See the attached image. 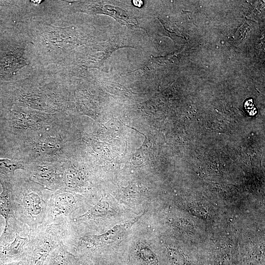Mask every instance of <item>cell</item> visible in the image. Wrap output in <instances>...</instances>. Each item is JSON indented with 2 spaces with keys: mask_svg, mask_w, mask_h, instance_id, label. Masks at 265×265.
<instances>
[{
  "mask_svg": "<svg viewBox=\"0 0 265 265\" xmlns=\"http://www.w3.org/2000/svg\"><path fill=\"white\" fill-rule=\"evenodd\" d=\"M12 204L16 219L32 229L44 222L48 202L45 194L51 192L33 181L24 170L12 177Z\"/></svg>",
  "mask_w": 265,
  "mask_h": 265,
  "instance_id": "cell-1",
  "label": "cell"
},
{
  "mask_svg": "<svg viewBox=\"0 0 265 265\" xmlns=\"http://www.w3.org/2000/svg\"><path fill=\"white\" fill-rule=\"evenodd\" d=\"M81 200L73 191L64 188L52 191L43 224L69 221L72 213L80 206Z\"/></svg>",
  "mask_w": 265,
  "mask_h": 265,
  "instance_id": "cell-5",
  "label": "cell"
},
{
  "mask_svg": "<svg viewBox=\"0 0 265 265\" xmlns=\"http://www.w3.org/2000/svg\"><path fill=\"white\" fill-rule=\"evenodd\" d=\"M69 221L42 224L30 229L26 256L22 265H43L62 242Z\"/></svg>",
  "mask_w": 265,
  "mask_h": 265,
  "instance_id": "cell-3",
  "label": "cell"
},
{
  "mask_svg": "<svg viewBox=\"0 0 265 265\" xmlns=\"http://www.w3.org/2000/svg\"><path fill=\"white\" fill-rule=\"evenodd\" d=\"M13 176L0 174V183L2 187L0 193V214L5 221L16 218L12 204Z\"/></svg>",
  "mask_w": 265,
  "mask_h": 265,
  "instance_id": "cell-8",
  "label": "cell"
},
{
  "mask_svg": "<svg viewBox=\"0 0 265 265\" xmlns=\"http://www.w3.org/2000/svg\"><path fill=\"white\" fill-rule=\"evenodd\" d=\"M43 265H79L74 255L62 242L49 255Z\"/></svg>",
  "mask_w": 265,
  "mask_h": 265,
  "instance_id": "cell-10",
  "label": "cell"
},
{
  "mask_svg": "<svg viewBox=\"0 0 265 265\" xmlns=\"http://www.w3.org/2000/svg\"><path fill=\"white\" fill-rule=\"evenodd\" d=\"M124 194L129 198H135L137 197L139 193V190L137 187L132 185L126 188L124 190Z\"/></svg>",
  "mask_w": 265,
  "mask_h": 265,
  "instance_id": "cell-14",
  "label": "cell"
},
{
  "mask_svg": "<svg viewBox=\"0 0 265 265\" xmlns=\"http://www.w3.org/2000/svg\"><path fill=\"white\" fill-rule=\"evenodd\" d=\"M29 230L16 218L5 222L0 236V264L23 261L27 252Z\"/></svg>",
  "mask_w": 265,
  "mask_h": 265,
  "instance_id": "cell-4",
  "label": "cell"
},
{
  "mask_svg": "<svg viewBox=\"0 0 265 265\" xmlns=\"http://www.w3.org/2000/svg\"><path fill=\"white\" fill-rule=\"evenodd\" d=\"M24 170L33 181L51 191L64 188L63 167L61 163L33 162L26 164Z\"/></svg>",
  "mask_w": 265,
  "mask_h": 265,
  "instance_id": "cell-6",
  "label": "cell"
},
{
  "mask_svg": "<svg viewBox=\"0 0 265 265\" xmlns=\"http://www.w3.org/2000/svg\"><path fill=\"white\" fill-rule=\"evenodd\" d=\"M25 169L24 163L18 159H0V174L13 176L15 171Z\"/></svg>",
  "mask_w": 265,
  "mask_h": 265,
  "instance_id": "cell-11",
  "label": "cell"
},
{
  "mask_svg": "<svg viewBox=\"0 0 265 265\" xmlns=\"http://www.w3.org/2000/svg\"><path fill=\"white\" fill-rule=\"evenodd\" d=\"M62 165L64 188L73 192L85 191L89 184L87 172L69 160Z\"/></svg>",
  "mask_w": 265,
  "mask_h": 265,
  "instance_id": "cell-7",
  "label": "cell"
},
{
  "mask_svg": "<svg viewBox=\"0 0 265 265\" xmlns=\"http://www.w3.org/2000/svg\"><path fill=\"white\" fill-rule=\"evenodd\" d=\"M23 53L22 50H18L5 54L0 59V74H13L26 65Z\"/></svg>",
  "mask_w": 265,
  "mask_h": 265,
  "instance_id": "cell-9",
  "label": "cell"
},
{
  "mask_svg": "<svg viewBox=\"0 0 265 265\" xmlns=\"http://www.w3.org/2000/svg\"><path fill=\"white\" fill-rule=\"evenodd\" d=\"M1 25V21L0 20V27Z\"/></svg>",
  "mask_w": 265,
  "mask_h": 265,
  "instance_id": "cell-17",
  "label": "cell"
},
{
  "mask_svg": "<svg viewBox=\"0 0 265 265\" xmlns=\"http://www.w3.org/2000/svg\"><path fill=\"white\" fill-rule=\"evenodd\" d=\"M22 265V262L21 261L13 262V263H7V264H0V265Z\"/></svg>",
  "mask_w": 265,
  "mask_h": 265,
  "instance_id": "cell-16",
  "label": "cell"
},
{
  "mask_svg": "<svg viewBox=\"0 0 265 265\" xmlns=\"http://www.w3.org/2000/svg\"><path fill=\"white\" fill-rule=\"evenodd\" d=\"M133 4L135 6H137L138 7H140L142 4H143V2L141 0H133Z\"/></svg>",
  "mask_w": 265,
  "mask_h": 265,
  "instance_id": "cell-15",
  "label": "cell"
},
{
  "mask_svg": "<svg viewBox=\"0 0 265 265\" xmlns=\"http://www.w3.org/2000/svg\"><path fill=\"white\" fill-rule=\"evenodd\" d=\"M66 120L20 144L15 159L26 164L36 162L64 163L68 161Z\"/></svg>",
  "mask_w": 265,
  "mask_h": 265,
  "instance_id": "cell-2",
  "label": "cell"
},
{
  "mask_svg": "<svg viewBox=\"0 0 265 265\" xmlns=\"http://www.w3.org/2000/svg\"><path fill=\"white\" fill-rule=\"evenodd\" d=\"M167 253L170 260L174 265H183L184 262V258L178 250L168 248Z\"/></svg>",
  "mask_w": 265,
  "mask_h": 265,
  "instance_id": "cell-13",
  "label": "cell"
},
{
  "mask_svg": "<svg viewBox=\"0 0 265 265\" xmlns=\"http://www.w3.org/2000/svg\"><path fill=\"white\" fill-rule=\"evenodd\" d=\"M140 259L148 265H157V260L154 253L145 245H140L138 250Z\"/></svg>",
  "mask_w": 265,
  "mask_h": 265,
  "instance_id": "cell-12",
  "label": "cell"
}]
</instances>
